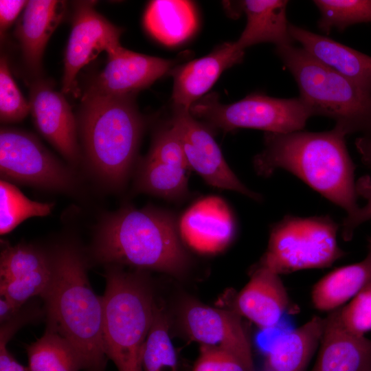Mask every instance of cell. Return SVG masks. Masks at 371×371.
Masks as SVG:
<instances>
[{
  "mask_svg": "<svg viewBox=\"0 0 371 371\" xmlns=\"http://www.w3.org/2000/svg\"><path fill=\"white\" fill-rule=\"evenodd\" d=\"M190 112L225 131L250 128L273 133L302 131L315 115L300 97L278 98L260 93L229 104H221L216 95L210 93L194 102Z\"/></svg>",
  "mask_w": 371,
  "mask_h": 371,
  "instance_id": "obj_8",
  "label": "cell"
},
{
  "mask_svg": "<svg viewBox=\"0 0 371 371\" xmlns=\"http://www.w3.org/2000/svg\"><path fill=\"white\" fill-rule=\"evenodd\" d=\"M78 125L92 170L111 188L122 187L133 168L144 126L134 95L85 91Z\"/></svg>",
  "mask_w": 371,
  "mask_h": 371,
  "instance_id": "obj_4",
  "label": "cell"
},
{
  "mask_svg": "<svg viewBox=\"0 0 371 371\" xmlns=\"http://www.w3.org/2000/svg\"><path fill=\"white\" fill-rule=\"evenodd\" d=\"M65 11L66 3L63 1H27L17 23L15 35L25 65L32 73H40L47 43Z\"/></svg>",
  "mask_w": 371,
  "mask_h": 371,
  "instance_id": "obj_22",
  "label": "cell"
},
{
  "mask_svg": "<svg viewBox=\"0 0 371 371\" xmlns=\"http://www.w3.org/2000/svg\"><path fill=\"white\" fill-rule=\"evenodd\" d=\"M345 137L335 127L324 132L265 133V148L254 157V168L263 177L286 170L351 214L359 208L358 196L355 166Z\"/></svg>",
  "mask_w": 371,
  "mask_h": 371,
  "instance_id": "obj_1",
  "label": "cell"
},
{
  "mask_svg": "<svg viewBox=\"0 0 371 371\" xmlns=\"http://www.w3.org/2000/svg\"><path fill=\"white\" fill-rule=\"evenodd\" d=\"M320 12L318 27L326 34L335 27L371 22V0H315Z\"/></svg>",
  "mask_w": 371,
  "mask_h": 371,
  "instance_id": "obj_30",
  "label": "cell"
},
{
  "mask_svg": "<svg viewBox=\"0 0 371 371\" xmlns=\"http://www.w3.org/2000/svg\"><path fill=\"white\" fill-rule=\"evenodd\" d=\"M30 111V103L24 98L12 78L7 59L2 56L0 61L1 122H20Z\"/></svg>",
  "mask_w": 371,
  "mask_h": 371,
  "instance_id": "obj_31",
  "label": "cell"
},
{
  "mask_svg": "<svg viewBox=\"0 0 371 371\" xmlns=\"http://www.w3.org/2000/svg\"><path fill=\"white\" fill-rule=\"evenodd\" d=\"M142 366L143 371H177V355L168 333V319L157 306L145 345Z\"/></svg>",
  "mask_w": 371,
  "mask_h": 371,
  "instance_id": "obj_29",
  "label": "cell"
},
{
  "mask_svg": "<svg viewBox=\"0 0 371 371\" xmlns=\"http://www.w3.org/2000/svg\"><path fill=\"white\" fill-rule=\"evenodd\" d=\"M95 5V1H83L75 7L64 60L62 91L65 93L74 91L80 70L100 52L105 51L109 56L122 47L120 38L123 30L98 13Z\"/></svg>",
  "mask_w": 371,
  "mask_h": 371,
  "instance_id": "obj_12",
  "label": "cell"
},
{
  "mask_svg": "<svg viewBox=\"0 0 371 371\" xmlns=\"http://www.w3.org/2000/svg\"><path fill=\"white\" fill-rule=\"evenodd\" d=\"M357 196L366 200V204L344 218L342 224V236L344 240L352 238L355 229L361 224L371 219V177L365 175L356 182Z\"/></svg>",
  "mask_w": 371,
  "mask_h": 371,
  "instance_id": "obj_34",
  "label": "cell"
},
{
  "mask_svg": "<svg viewBox=\"0 0 371 371\" xmlns=\"http://www.w3.org/2000/svg\"><path fill=\"white\" fill-rule=\"evenodd\" d=\"M21 322L17 319H12L1 324L0 330V371H25L13 355L7 349V344L20 326Z\"/></svg>",
  "mask_w": 371,
  "mask_h": 371,
  "instance_id": "obj_35",
  "label": "cell"
},
{
  "mask_svg": "<svg viewBox=\"0 0 371 371\" xmlns=\"http://www.w3.org/2000/svg\"><path fill=\"white\" fill-rule=\"evenodd\" d=\"M173 215L154 207L124 205L104 216L92 247L94 259L106 265H124L180 276L189 260Z\"/></svg>",
  "mask_w": 371,
  "mask_h": 371,
  "instance_id": "obj_2",
  "label": "cell"
},
{
  "mask_svg": "<svg viewBox=\"0 0 371 371\" xmlns=\"http://www.w3.org/2000/svg\"><path fill=\"white\" fill-rule=\"evenodd\" d=\"M54 204L32 201L10 182H0V233L4 235L24 220L49 214Z\"/></svg>",
  "mask_w": 371,
  "mask_h": 371,
  "instance_id": "obj_28",
  "label": "cell"
},
{
  "mask_svg": "<svg viewBox=\"0 0 371 371\" xmlns=\"http://www.w3.org/2000/svg\"><path fill=\"white\" fill-rule=\"evenodd\" d=\"M289 30L293 40L315 59L371 93V56L292 24Z\"/></svg>",
  "mask_w": 371,
  "mask_h": 371,
  "instance_id": "obj_21",
  "label": "cell"
},
{
  "mask_svg": "<svg viewBox=\"0 0 371 371\" xmlns=\"http://www.w3.org/2000/svg\"><path fill=\"white\" fill-rule=\"evenodd\" d=\"M355 145L363 164L371 167V137L357 139Z\"/></svg>",
  "mask_w": 371,
  "mask_h": 371,
  "instance_id": "obj_38",
  "label": "cell"
},
{
  "mask_svg": "<svg viewBox=\"0 0 371 371\" xmlns=\"http://www.w3.org/2000/svg\"><path fill=\"white\" fill-rule=\"evenodd\" d=\"M320 348L311 371H369L371 339L355 335L341 324L339 308L324 319Z\"/></svg>",
  "mask_w": 371,
  "mask_h": 371,
  "instance_id": "obj_18",
  "label": "cell"
},
{
  "mask_svg": "<svg viewBox=\"0 0 371 371\" xmlns=\"http://www.w3.org/2000/svg\"><path fill=\"white\" fill-rule=\"evenodd\" d=\"M175 61L128 50L123 47L108 56V63L86 92L135 95L170 72Z\"/></svg>",
  "mask_w": 371,
  "mask_h": 371,
  "instance_id": "obj_16",
  "label": "cell"
},
{
  "mask_svg": "<svg viewBox=\"0 0 371 371\" xmlns=\"http://www.w3.org/2000/svg\"><path fill=\"white\" fill-rule=\"evenodd\" d=\"M369 371H371V370H369Z\"/></svg>",
  "mask_w": 371,
  "mask_h": 371,
  "instance_id": "obj_40",
  "label": "cell"
},
{
  "mask_svg": "<svg viewBox=\"0 0 371 371\" xmlns=\"http://www.w3.org/2000/svg\"><path fill=\"white\" fill-rule=\"evenodd\" d=\"M193 371H247L229 352L212 346L201 345L200 355Z\"/></svg>",
  "mask_w": 371,
  "mask_h": 371,
  "instance_id": "obj_33",
  "label": "cell"
},
{
  "mask_svg": "<svg viewBox=\"0 0 371 371\" xmlns=\"http://www.w3.org/2000/svg\"><path fill=\"white\" fill-rule=\"evenodd\" d=\"M30 113L39 133L70 163L79 162L77 125L64 95L45 81H37L30 89Z\"/></svg>",
  "mask_w": 371,
  "mask_h": 371,
  "instance_id": "obj_15",
  "label": "cell"
},
{
  "mask_svg": "<svg viewBox=\"0 0 371 371\" xmlns=\"http://www.w3.org/2000/svg\"><path fill=\"white\" fill-rule=\"evenodd\" d=\"M239 316L235 311L191 301L182 308L181 323L192 340L222 349L236 357L247 371H254L250 341Z\"/></svg>",
  "mask_w": 371,
  "mask_h": 371,
  "instance_id": "obj_13",
  "label": "cell"
},
{
  "mask_svg": "<svg viewBox=\"0 0 371 371\" xmlns=\"http://www.w3.org/2000/svg\"><path fill=\"white\" fill-rule=\"evenodd\" d=\"M279 276L258 264L249 281L236 295L234 311L261 328L275 326L289 304Z\"/></svg>",
  "mask_w": 371,
  "mask_h": 371,
  "instance_id": "obj_20",
  "label": "cell"
},
{
  "mask_svg": "<svg viewBox=\"0 0 371 371\" xmlns=\"http://www.w3.org/2000/svg\"><path fill=\"white\" fill-rule=\"evenodd\" d=\"M144 21L148 32L168 46L185 41L197 27L196 10L189 1H152L146 10Z\"/></svg>",
  "mask_w": 371,
  "mask_h": 371,
  "instance_id": "obj_25",
  "label": "cell"
},
{
  "mask_svg": "<svg viewBox=\"0 0 371 371\" xmlns=\"http://www.w3.org/2000/svg\"><path fill=\"white\" fill-rule=\"evenodd\" d=\"M137 270L106 265L102 331L105 354L118 371H143L145 345L157 304L149 281Z\"/></svg>",
  "mask_w": 371,
  "mask_h": 371,
  "instance_id": "obj_5",
  "label": "cell"
},
{
  "mask_svg": "<svg viewBox=\"0 0 371 371\" xmlns=\"http://www.w3.org/2000/svg\"><path fill=\"white\" fill-rule=\"evenodd\" d=\"M21 308H17L9 299L0 297V322L5 323L16 316Z\"/></svg>",
  "mask_w": 371,
  "mask_h": 371,
  "instance_id": "obj_37",
  "label": "cell"
},
{
  "mask_svg": "<svg viewBox=\"0 0 371 371\" xmlns=\"http://www.w3.org/2000/svg\"><path fill=\"white\" fill-rule=\"evenodd\" d=\"M52 272V254L32 245L1 241L0 295L17 308L32 297L43 295Z\"/></svg>",
  "mask_w": 371,
  "mask_h": 371,
  "instance_id": "obj_14",
  "label": "cell"
},
{
  "mask_svg": "<svg viewBox=\"0 0 371 371\" xmlns=\"http://www.w3.org/2000/svg\"><path fill=\"white\" fill-rule=\"evenodd\" d=\"M276 52L297 84L300 98L313 111L335 120L345 135H371V93L322 63L302 47L277 46Z\"/></svg>",
  "mask_w": 371,
  "mask_h": 371,
  "instance_id": "obj_6",
  "label": "cell"
},
{
  "mask_svg": "<svg viewBox=\"0 0 371 371\" xmlns=\"http://www.w3.org/2000/svg\"><path fill=\"white\" fill-rule=\"evenodd\" d=\"M324 319L313 317L280 336L265 356L262 371H304L323 333Z\"/></svg>",
  "mask_w": 371,
  "mask_h": 371,
  "instance_id": "obj_24",
  "label": "cell"
},
{
  "mask_svg": "<svg viewBox=\"0 0 371 371\" xmlns=\"http://www.w3.org/2000/svg\"><path fill=\"white\" fill-rule=\"evenodd\" d=\"M2 180L47 190L69 192L76 186L73 172L32 134L3 127L0 131Z\"/></svg>",
  "mask_w": 371,
  "mask_h": 371,
  "instance_id": "obj_9",
  "label": "cell"
},
{
  "mask_svg": "<svg viewBox=\"0 0 371 371\" xmlns=\"http://www.w3.org/2000/svg\"><path fill=\"white\" fill-rule=\"evenodd\" d=\"M189 168L179 137L169 122L157 131L148 153L139 161L135 189L168 200L181 199L188 193Z\"/></svg>",
  "mask_w": 371,
  "mask_h": 371,
  "instance_id": "obj_11",
  "label": "cell"
},
{
  "mask_svg": "<svg viewBox=\"0 0 371 371\" xmlns=\"http://www.w3.org/2000/svg\"><path fill=\"white\" fill-rule=\"evenodd\" d=\"M27 1L1 0L0 1V30L1 35L12 24L21 11L25 8Z\"/></svg>",
  "mask_w": 371,
  "mask_h": 371,
  "instance_id": "obj_36",
  "label": "cell"
},
{
  "mask_svg": "<svg viewBox=\"0 0 371 371\" xmlns=\"http://www.w3.org/2000/svg\"><path fill=\"white\" fill-rule=\"evenodd\" d=\"M337 230L328 216H286L272 227L259 265L278 275L330 267L344 254L337 245Z\"/></svg>",
  "mask_w": 371,
  "mask_h": 371,
  "instance_id": "obj_7",
  "label": "cell"
},
{
  "mask_svg": "<svg viewBox=\"0 0 371 371\" xmlns=\"http://www.w3.org/2000/svg\"><path fill=\"white\" fill-rule=\"evenodd\" d=\"M245 50L236 42H227L203 57L175 70L172 95L175 108L190 110L227 69L242 62Z\"/></svg>",
  "mask_w": 371,
  "mask_h": 371,
  "instance_id": "obj_17",
  "label": "cell"
},
{
  "mask_svg": "<svg viewBox=\"0 0 371 371\" xmlns=\"http://www.w3.org/2000/svg\"><path fill=\"white\" fill-rule=\"evenodd\" d=\"M343 326L360 336L371 330V284L364 287L345 306L339 308Z\"/></svg>",
  "mask_w": 371,
  "mask_h": 371,
  "instance_id": "obj_32",
  "label": "cell"
},
{
  "mask_svg": "<svg viewBox=\"0 0 371 371\" xmlns=\"http://www.w3.org/2000/svg\"><path fill=\"white\" fill-rule=\"evenodd\" d=\"M52 256V279L41 296L47 327L72 345L84 370L104 371L108 359L103 339L102 296L93 290L85 259L76 247L61 245Z\"/></svg>",
  "mask_w": 371,
  "mask_h": 371,
  "instance_id": "obj_3",
  "label": "cell"
},
{
  "mask_svg": "<svg viewBox=\"0 0 371 371\" xmlns=\"http://www.w3.org/2000/svg\"><path fill=\"white\" fill-rule=\"evenodd\" d=\"M371 284V251L361 261L337 268L313 287V306L319 311L336 310Z\"/></svg>",
  "mask_w": 371,
  "mask_h": 371,
  "instance_id": "obj_26",
  "label": "cell"
},
{
  "mask_svg": "<svg viewBox=\"0 0 371 371\" xmlns=\"http://www.w3.org/2000/svg\"><path fill=\"white\" fill-rule=\"evenodd\" d=\"M170 122L179 137L190 168L210 186L261 201L262 196L247 188L232 171L209 130L190 110L174 107Z\"/></svg>",
  "mask_w": 371,
  "mask_h": 371,
  "instance_id": "obj_10",
  "label": "cell"
},
{
  "mask_svg": "<svg viewBox=\"0 0 371 371\" xmlns=\"http://www.w3.org/2000/svg\"><path fill=\"white\" fill-rule=\"evenodd\" d=\"M288 1L245 0L240 2L247 16L246 26L237 46L245 48L261 43H271L276 46L292 45L286 18Z\"/></svg>",
  "mask_w": 371,
  "mask_h": 371,
  "instance_id": "obj_23",
  "label": "cell"
},
{
  "mask_svg": "<svg viewBox=\"0 0 371 371\" xmlns=\"http://www.w3.org/2000/svg\"><path fill=\"white\" fill-rule=\"evenodd\" d=\"M28 371H80V358L72 345L47 327L43 335L25 347Z\"/></svg>",
  "mask_w": 371,
  "mask_h": 371,
  "instance_id": "obj_27",
  "label": "cell"
},
{
  "mask_svg": "<svg viewBox=\"0 0 371 371\" xmlns=\"http://www.w3.org/2000/svg\"><path fill=\"white\" fill-rule=\"evenodd\" d=\"M368 247H369V251H371V236L368 239Z\"/></svg>",
  "mask_w": 371,
  "mask_h": 371,
  "instance_id": "obj_39",
  "label": "cell"
},
{
  "mask_svg": "<svg viewBox=\"0 0 371 371\" xmlns=\"http://www.w3.org/2000/svg\"><path fill=\"white\" fill-rule=\"evenodd\" d=\"M234 222L227 205L218 197L203 199L183 216L179 230L186 243L203 253L223 249L234 234Z\"/></svg>",
  "mask_w": 371,
  "mask_h": 371,
  "instance_id": "obj_19",
  "label": "cell"
}]
</instances>
